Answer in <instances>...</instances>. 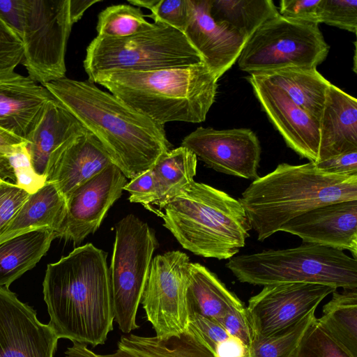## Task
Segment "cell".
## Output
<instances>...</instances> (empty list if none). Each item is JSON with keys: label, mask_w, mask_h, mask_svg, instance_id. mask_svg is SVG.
<instances>
[{"label": "cell", "mask_w": 357, "mask_h": 357, "mask_svg": "<svg viewBox=\"0 0 357 357\" xmlns=\"http://www.w3.org/2000/svg\"><path fill=\"white\" fill-rule=\"evenodd\" d=\"M103 145L130 180L170 150L164 126L89 80L63 77L43 85Z\"/></svg>", "instance_id": "6da1fadb"}, {"label": "cell", "mask_w": 357, "mask_h": 357, "mask_svg": "<svg viewBox=\"0 0 357 357\" xmlns=\"http://www.w3.org/2000/svg\"><path fill=\"white\" fill-rule=\"evenodd\" d=\"M257 240L264 241L288 221L331 203L357 200V174L324 172L315 163H280L254 180L238 199Z\"/></svg>", "instance_id": "3957f363"}, {"label": "cell", "mask_w": 357, "mask_h": 357, "mask_svg": "<svg viewBox=\"0 0 357 357\" xmlns=\"http://www.w3.org/2000/svg\"><path fill=\"white\" fill-rule=\"evenodd\" d=\"M109 153L90 131L66 142L52 159L46 182L68 199L73 192L110 165Z\"/></svg>", "instance_id": "ffe728a7"}, {"label": "cell", "mask_w": 357, "mask_h": 357, "mask_svg": "<svg viewBox=\"0 0 357 357\" xmlns=\"http://www.w3.org/2000/svg\"><path fill=\"white\" fill-rule=\"evenodd\" d=\"M3 181H5V180H3V179L0 177V184L1 183V182H2Z\"/></svg>", "instance_id": "c3c4849f"}, {"label": "cell", "mask_w": 357, "mask_h": 357, "mask_svg": "<svg viewBox=\"0 0 357 357\" xmlns=\"http://www.w3.org/2000/svg\"><path fill=\"white\" fill-rule=\"evenodd\" d=\"M23 52L22 40L0 18V79L15 72Z\"/></svg>", "instance_id": "d590c367"}, {"label": "cell", "mask_w": 357, "mask_h": 357, "mask_svg": "<svg viewBox=\"0 0 357 357\" xmlns=\"http://www.w3.org/2000/svg\"><path fill=\"white\" fill-rule=\"evenodd\" d=\"M53 96L29 76L0 79V129L27 142Z\"/></svg>", "instance_id": "d6986e66"}, {"label": "cell", "mask_w": 357, "mask_h": 357, "mask_svg": "<svg viewBox=\"0 0 357 357\" xmlns=\"http://www.w3.org/2000/svg\"><path fill=\"white\" fill-rule=\"evenodd\" d=\"M100 0H69V15L72 24L82 17L84 13Z\"/></svg>", "instance_id": "bcb514c9"}, {"label": "cell", "mask_w": 357, "mask_h": 357, "mask_svg": "<svg viewBox=\"0 0 357 357\" xmlns=\"http://www.w3.org/2000/svg\"><path fill=\"white\" fill-rule=\"evenodd\" d=\"M56 233L49 228L33 229L0 243V287H8L33 268L48 251Z\"/></svg>", "instance_id": "d4e9b609"}, {"label": "cell", "mask_w": 357, "mask_h": 357, "mask_svg": "<svg viewBox=\"0 0 357 357\" xmlns=\"http://www.w3.org/2000/svg\"><path fill=\"white\" fill-rule=\"evenodd\" d=\"M191 17L184 34L203 62L220 78L238 59L247 40L213 19L210 0H191Z\"/></svg>", "instance_id": "ac0fdd59"}, {"label": "cell", "mask_w": 357, "mask_h": 357, "mask_svg": "<svg viewBox=\"0 0 357 357\" xmlns=\"http://www.w3.org/2000/svg\"><path fill=\"white\" fill-rule=\"evenodd\" d=\"M335 290L328 285L303 282L264 286L246 307L255 335L266 337L292 326Z\"/></svg>", "instance_id": "7c38bea8"}, {"label": "cell", "mask_w": 357, "mask_h": 357, "mask_svg": "<svg viewBox=\"0 0 357 357\" xmlns=\"http://www.w3.org/2000/svg\"><path fill=\"white\" fill-rule=\"evenodd\" d=\"M159 0H128V3L137 8L142 7L151 10Z\"/></svg>", "instance_id": "7dc6e473"}, {"label": "cell", "mask_w": 357, "mask_h": 357, "mask_svg": "<svg viewBox=\"0 0 357 357\" xmlns=\"http://www.w3.org/2000/svg\"><path fill=\"white\" fill-rule=\"evenodd\" d=\"M289 357H352L321 326L316 317Z\"/></svg>", "instance_id": "d6a6232c"}, {"label": "cell", "mask_w": 357, "mask_h": 357, "mask_svg": "<svg viewBox=\"0 0 357 357\" xmlns=\"http://www.w3.org/2000/svg\"><path fill=\"white\" fill-rule=\"evenodd\" d=\"M117 346L137 357H216L189 327L179 335L167 337L122 335Z\"/></svg>", "instance_id": "4316f807"}, {"label": "cell", "mask_w": 357, "mask_h": 357, "mask_svg": "<svg viewBox=\"0 0 357 357\" xmlns=\"http://www.w3.org/2000/svg\"><path fill=\"white\" fill-rule=\"evenodd\" d=\"M154 24L149 31L126 38H93L83 63L88 80L112 70L151 71L203 62L183 32L160 22Z\"/></svg>", "instance_id": "52a82bcc"}, {"label": "cell", "mask_w": 357, "mask_h": 357, "mask_svg": "<svg viewBox=\"0 0 357 357\" xmlns=\"http://www.w3.org/2000/svg\"><path fill=\"white\" fill-rule=\"evenodd\" d=\"M247 79L255 97L287 145L301 158L319 160V122L296 105L280 88L251 74Z\"/></svg>", "instance_id": "2e32d148"}, {"label": "cell", "mask_w": 357, "mask_h": 357, "mask_svg": "<svg viewBox=\"0 0 357 357\" xmlns=\"http://www.w3.org/2000/svg\"><path fill=\"white\" fill-rule=\"evenodd\" d=\"M109 268L114 321L126 334L138 328L137 312L158 241L155 231L133 214L115 225Z\"/></svg>", "instance_id": "9c48e42d"}, {"label": "cell", "mask_w": 357, "mask_h": 357, "mask_svg": "<svg viewBox=\"0 0 357 357\" xmlns=\"http://www.w3.org/2000/svg\"><path fill=\"white\" fill-rule=\"evenodd\" d=\"M26 144L22 145L15 152L9 156L11 166L15 176V184L29 194L34 193L46 183V180L33 171Z\"/></svg>", "instance_id": "8d00e7d4"}, {"label": "cell", "mask_w": 357, "mask_h": 357, "mask_svg": "<svg viewBox=\"0 0 357 357\" xmlns=\"http://www.w3.org/2000/svg\"><path fill=\"white\" fill-rule=\"evenodd\" d=\"M313 243L357 255V200L314 208L286 222L280 229Z\"/></svg>", "instance_id": "e0dca14e"}, {"label": "cell", "mask_w": 357, "mask_h": 357, "mask_svg": "<svg viewBox=\"0 0 357 357\" xmlns=\"http://www.w3.org/2000/svg\"><path fill=\"white\" fill-rule=\"evenodd\" d=\"M257 75L280 88L293 102L319 122L326 90L331 83L316 68H283Z\"/></svg>", "instance_id": "484cf974"}, {"label": "cell", "mask_w": 357, "mask_h": 357, "mask_svg": "<svg viewBox=\"0 0 357 357\" xmlns=\"http://www.w3.org/2000/svg\"><path fill=\"white\" fill-rule=\"evenodd\" d=\"M66 213V200L56 185L46 182L30 194L10 221L0 230V243L30 230L61 227Z\"/></svg>", "instance_id": "603a6c76"}, {"label": "cell", "mask_w": 357, "mask_h": 357, "mask_svg": "<svg viewBox=\"0 0 357 357\" xmlns=\"http://www.w3.org/2000/svg\"><path fill=\"white\" fill-rule=\"evenodd\" d=\"M65 357H137L135 354L121 348L109 354H98L90 350L87 345L73 342L65 352Z\"/></svg>", "instance_id": "f6af8a7d"}, {"label": "cell", "mask_w": 357, "mask_h": 357, "mask_svg": "<svg viewBox=\"0 0 357 357\" xmlns=\"http://www.w3.org/2000/svg\"><path fill=\"white\" fill-rule=\"evenodd\" d=\"M197 164L196 155L181 146L163 154L151 167L159 192L156 205L160 209L194 181Z\"/></svg>", "instance_id": "f546056e"}, {"label": "cell", "mask_w": 357, "mask_h": 357, "mask_svg": "<svg viewBox=\"0 0 357 357\" xmlns=\"http://www.w3.org/2000/svg\"><path fill=\"white\" fill-rule=\"evenodd\" d=\"M314 317L313 310L292 326L271 336L255 335L249 357H289Z\"/></svg>", "instance_id": "1f68e13d"}, {"label": "cell", "mask_w": 357, "mask_h": 357, "mask_svg": "<svg viewBox=\"0 0 357 357\" xmlns=\"http://www.w3.org/2000/svg\"><path fill=\"white\" fill-rule=\"evenodd\" d=\"M321 0H282L280 15L291 20L319 24Z\"/></svg>", "instance_id": "60d3db41"}, {"label": "cell", "mask_w": 357, "mask_h": 357, "mask_svg": "<svg viewBox=\"0 0 357 357\" xmlns=\"http://www.w3.org/2000/svg\"><path fill=\"white\" fill-rule=\"evenodd\" d=\"M162 208L164 227L183 248L204 257L231 259L252 229L238 199L195 181Z\"/></svg>", "instance_id": "5b68a950"}, {"label": "cell", "mask_w": 357, "mask_h": 357, "mask_svg": "<svg viewBox=\"0 0 357 357\" xmlns=\"http://www.w3.org/2000/svg\"><path fill=\"white\" fill-rule=\"evenodd\" d=\"M147 17L183 32L187 28L192 12L191 0H159Z\"/></svg>", "instance_id": "e575fe53"}, {"label": "cell", "mask_w": 357, "mask_h": 357, "mask_svg": "<svg viewBox=\"0 0 357 357\" xmlns=\"http://www.w3.org/2000/svg\"><path fill=\"white\" fill-rule=\"evenodd\" d=\"M219 78L204 63L151 71L112 70L97 83L158 123H201L215 101Z\"/></svg>", "instance_id": "277c9868"}, {"label": "cell", "mask_w": 357, "mask_h": 357, "mask_svg": "<svg viewBox=\"0 0 357 357\" xmlns=\"http://www.w3.org/2000/svg\"><path fill=\"white\" fill-rule=\"evenodd\" d=\"M69 0H24L22 63L45 85L65 77V55L72 28Z\"/></svg>", "instance_id": "30bf717a"}, {"label": "cell", "mask_w": 357, "mask_h": 357, "mask_svg": "<svg viewBox=\"0 0 357 357\" xmlns=\"http://www.w3.org/2000/svg\"><path fill=\"white\" fill-rule=\"evenodd\" d=\"M124 190L129 192L128 199L130 202L149 206L155 204L159 201V192L151 168L130 180L124 187Z\"/></svg>", "instance_id": "f35d334b"}, {"label": "cell", "mask_w": 357, "mask_h": 357, "mask_svg": "<svg viewBox=\"0 0 357 357\" xmlns=\"http://www.w3.org/2000/svg\"><path fill=\"white\" fill-rule=\"evenodd\" d=\"M227 333L250 349L255 332L244 305L227 311L218 322Z\"/></svg>", "instance_id": "74e56055"}, {"label": "cell", "mask_w": 357, "mask_h": 357, "mask_svg": "<svg viewBox=\"0 0 357 357\" xmlns=\"http://www.w3.org/2000/svg\"><path fill=\"white\" fill-rule=\"evenodd\" d=\"M189 257L179 250L152 259L141 303L158 337L179 335L188 326Z\"/></svg>", "instance_id": "8fae6325"}, {"label": "cell", "mask_w": 357, "mask_h": 357, "mask_svg": "<svg viewBox=\"0 0 357 357\" xmlns=\"http://www.w3.org/2000/svg\"><path fill=\"white\" fill-rule=\"evenodd\" d=\"M139 8L127 4L109 6L102 10L98 18V36L122 38L151 29L155 24L144 18Z\"/></svg>", "instance_id": "4dcf8cb0"}, {"label": "cell", "mask_w": 357, "mask_h": 357, "mask_svg": "<svg viewBox=\"0 0 357 357\" xmlns=\"http://www.w3.org/2000/svg\"><path fill=\"white\" fill-rule=\"evenodd\" d=\"M321 171L338 175L357 174V150L347 151L316 162Z\"/></svg>", "instance_id": "7bdbcfd3"}, {"label": "cell", "mask_w": 357, "mask_h": 357, "mask_svg": "<svg viewBox=\"0 0 357 357\" xmlns=\"http://www.w3.org/2000/svg\"><path fill=\"white\" fill-rule=\"evenodd\" d=\"M30 194L10 181L0 184V230L10 221Z\"/></svg>", "instance_id": "ab89813d"}, {"label": "cell", "mask_w": 357, "mask_h": 357, "mask_svg": "<svg viewBox=\"0 0 357 357\" xmlns=\"http://www.w3.org/2000/svg\"><path fill=\"white\" fill-rule=\"evenodd\" d=\"M127 183L120 169L112 164L79 186L66 200V213L56 238L78 245L94 233Z\"/></svg>", "instance_id": "5bb4252c"}, {"label": "cell", "mask_w": 357, "mask_h": 357, "mask_svg": "<svg viewBox=\"0 0 357 357\" xmlns=\"http://www.w3.org/2000/svg\"><path fill=\"white\" fill-rule=\"evenodd\" d=\"M59 339L31 307L0 287V357H53Z\"/></svg>", "instance_id": "9a60e30c"}, {"label": "cell", "mask_w": 357, "mask_h": 357, "mask_svg": "<svg viewBox=\"0 0 357 357\" xmlns=\"http://www.w3.org/2000/svg\"><path fill=\"white\" fill-rule=\"evenodd\" d=\"M213 19L246 40L269 19L279 14L271 0H210Z\"/></svg>", "instance_id": "f1b7e54d"}, {"label": "cell", "mask_w": 357, "mask_h": 357, "mask_svg": "<svg viewBox=\"0 0 357 357\" xmlns=\"http://www.w3.org/2000/svg\"><path fill=\"white\" fill-rule=\"evenodd\" d=\"M186 301L188 315L197 314L218 323L227 311L243 305L215 273L199 263L192 262Z\"/></svg>", "instance_id": "cb8c5ba5"}, {"label": "cell", "mask_w": 357, "mask_h": 357, "mask_svg": "<svg viewBox=\"0 0 357 357\" xmlns=\"http://www.w3.org/2000/svg\"><path fill=\"white\" fill-rule=\"evenodd\" d=\"M329 48L319 24L288 19L279 13L246 41L238 64L250 75L289 67L316 68L326 58Z\"/></svg>", "instance_id": "ba28073f"}, {"label": "cell", "mask_w": 357, "mask_h": 357, "mask_svg": "<svg viewBox=\"0 0 357 357\" xmlns=\"http://www.w3.org/2000/svg\"><path fill=\"white\" fill-rule=\"evenodd\" d=\"M320 23L357 31V0H321Z\"/></svg>", "instance_id": "836d02e7"}, {"label": "cell", "mask_w": 357, "mask_h": 357, "mask_svg": "<svg viewBox=\"0 0 357 357\" xmlns=\"http://www.w3.org/2000/svg\"><path fill=\"white\" fill-rule=\"evenodd\" d=\"M332 294L317 321L350 356L357 357V288Z\"/></svg>", "instance_id": "83f0119b"}, {"label": "cell", "mask_w": 357, "mask_h": 357, "mask_svg": "<svg viewBox=\"0 0 357 357\" xmlns=\"http://www.w3.org/2000/svg\"><path fill=\"white\" fill-rule=\"evenodd\" d=\"M321 162L357 150V100L333 84L326 90L319 120Z\"/></svg>", "instance_id": "44dd1931"}, {"label": "cell", "mask_w": 357, "mask_h": 357, "mask_svg": "<svg viewBox=\"0 0 357 357\" xmlns=\"http://www.w3.org/2000/svg\"><path fill=\"white\" fill-rule=\"evenodd\" d=\"M107 253L91 243L49 264L43 282L49 324L72 342L105 344L114 314Z\"/></svg>", "instance_id": "7a4b0ae2"}, {"label": "cell", "mask_w": 357, "mask_h": 357, "mask_svg": "<svg viewBox=\"0 0 357 357\" xmlns=\"http://www.w3.org/2000/svg\"><path fill=\"white\" fill-rule=\"evenodd\" d=\"M26 142L0 129V177L15 183V176L9 156Z\"/></svg>", "instance_id": "b9f144b4"}, {"label": "cell", "mask_w": 357, "mask_h": 357, "mask_svg": "<svg viewBox=\"0 0 357 357\" xmlns=\"http://www.w3.org/2000/svg\"><path fill=\"white\" fill-rule=\"evenodd\" d=\"M87 129L54 97L26 144L31 167L45 178L54 155L68 141Z\"/></svg>", "instance_id": "7402d4cb"}, {"label": "cell", "mask_w": 357, "mask_h": 357, "mask_svg": "<svg viewBox=\"0 0 357 357\" xmlns=\"http://www.w3.org/2000/svg\"><path fill=\"white\" fill-rule=\"evenodd\" d=\"M237 280L253 285L303 282L357 288V260L313 243L234 256L226 264Z\"/></svg>", "instance_id": "8992f818"}, {"label": "cell", "mask_w": 357, "mask_h": 357, "mask_svg": "<svg viewBox=\"0 0 357 357\" xmlns=\"http://www.w3.org/2000/svg\"><path fill=\"white\" fill-rule=\"evenodd\" d=\"M0 18L20 39L24 20V0H0Z\"/></svg>", "instance_id": "ee69618b"}, {"label": "cell", "mask_w": 357, "mask_h": 357, "mask_svg": "<svg viewBox=\"0 0 357 357\" xmlns=\"http://www.w3.org/2000/svg\"><path fill=\"white\" fill-rule=\"evenodd\" d=\"M181 146L217 172L247 179L259 177L261 149L256 134L250 129L201 126L185 136Z\"/></svg>", "instance_id": "4fadbf2b"}]
</instances>
